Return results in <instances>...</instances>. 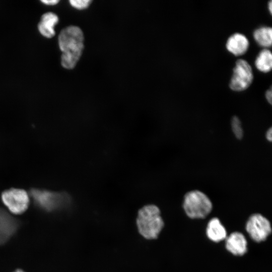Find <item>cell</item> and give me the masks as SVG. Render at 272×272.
Listing matches in <instances>:
<instances>
[{
  "instance_id": "obj_12",
  "label": "cell",
  "mask_w": 272,
  "mask_h": 272,
  "mask_svg": "<svg viewBox=\"0 0 272 272\" xmlns=\"http://www.w3.org/2000/svg\"><path fill=\"white\" fill-rule=\"evenodd\" d=\"M206 233L208 238L216 242L226 238L227 232L225 227L217 218L211 219L207 226Z\"/></svg>"
},
{
  "instance_id": "obj_21",
  "label": "cell",
  "mask_w": 272,
  "mask_h": 272,
  "mask_svg": "<svg viewBox=\"0 0 272 272\" xmlns=\"http://www.w3.org/2000/svg\"><path fill=\"white\" fill-rule=\"evenodd\" d=\"M14 272H24L23 270L22 269H18L17 270H16Z\"/></svg>"
},
{
  "instance_id": "obj_9",
  "label": "cell",
  "mask_w": 272,
  "mask_h": 272,
  "mask_svg": "<svg viewBox=\"0 0 272 272\" xmlns=\"http://www.w3.org/2000/svg\"><path fill=\"white\" fill-rule=\"evenodd\" d=\"M226 248L232 254L242 255L247 250V242L245 236L241 233L235 232L226 238Z\"/></svg>"
},
{
  "instance_id": "obj_20",
  "label": "cell",
  "mask_w": 272,
  "mask_h": 272,
  "mask_svg": "<svg viewBox=\"0 0 272 272\" xmlns=\"http://www.w3.org/2000/svg\"><path fill=\"white\" fill-rule=\"evenodd\" d=\"M268 8L270 13H271L272 12V3L271 0L268 2Z\"/></svg>"
},
{
  "instance_id": "obj_6",
  "label": "cell",
  "mask_w": 272,
  "mask_h": 272,
  "mask_svg": "<svg viewBox=\"0 0 272 272\" xmlns=\"http://www.w3.org/2000/svg\"><path fill=\"white\" fill-rule=\"evenodd\" d=\"M1 198L5 206L15 214H22L29 205V195L23 189L11 188L6 190L2 193Z\"/></svg>"
},
{
  "instance_id": "obj_15",
  "label": "cell",
  "mask_w": 272,
  "mask_h": 272,
  "mask_svg": "<svg viewBox=\"0 0 272 272\" xmlns=\"http://www.w3.org/2000/svg\"><path fill=\"white\" fill-rule=\"evenodd\" d=\"M232 130L235 137L238 140H241L243 137L244 132L242 127L240 119L237 116L232 117L231 121Z\"/></svg>"
},
{
  "instance_id": "obj_2",
  "label": "cell",
  "mask_w": 272,
  "mask_h": 272,
  "mask_svg": "<svg viewBox=\"0 0 272 272\" xmlns=\"http://www.w3.org/2000/svg\"><path fill=\"white\" fill-rule=\"evenodd\" d=\"M160 214L159 208L154 205H146L139 210L136 222L143 237L149 240L158 237L164 226Z\"/></svg>"
},
{
  "instance_id": "obj_16",
  "label": "cell",
  "mask_w": 272,
  "mask_h": 272,
  "mask_svg": "<svg viewBox=\"0 0 272 272\" xmlns=\"http://www.w3.org/2000/svg\"><path fill=\"white\" fill-rule=\"evenodd\" d=\"M92 1L90 0H70L71 5L78 9H84L87 8Z\"/></svg>"
},
{
  "instance_id": "obj_1",
  "label": "cell",
  "mask_w": 272,
  "mask_h": 272,
  "mask_svg": "<svg viewBox=\"0 0 272 272\" xmlns=\"http://www.w3.org/2000/svg\"><path fill=\"white\" fill-rule=\"evenodd\" d=\"M84 35L76 26H69L63 29L58 36V44L62 52L61 64L67 69L76 65L84 48Z\"/></svg>"
},
{
  "instance_id": "obj_4",
  "label": "cell",
  "mask_w": 272,
  "mask_h": 272,
  "mask_svg": "<svg viewBox=\"0 0 272 272\" xmlns=\"http://www.w3.org/2000/svg\"><path fill=\"white\" fill-rule=\"evenodd\" d=\"M183 207L189 218L202 219L211 213L213 205L205 193L198 190H193L184 195Z\"/></svg>"
},
{
  "instance_id": "obj_13",
  "label": "cell",
  "mask_w": 272,
  "mask_h": 272,
  "mask_svg": "<svg viewBox=\"0 0 272 272\" xmlns=\"http://www.w3.org/2000/svg\"><path fill=\"white\" fill-rule=\"evenodd\" d=\"M255 64L261 72L270 71L272 67V54L270 50L267 48L261 50L255 59Z\"/></svg>"
},
{
  "instance_id": "obj_3",
  "label": "cell",
  "mask_w": 272,
  "mask_h": 272,
  "mask_svg": "<svg viewBox=\"0 0 272 272\" xmlns=\"http://www.w3.org/2000/svg\"><path fill=\"white\" fill-rule=\"evenodd\" d=\"M31 196L35 205L39 209L51 212L67 208L71 203V197L65 192H56L40 189H32Z\"/></svg>"
},
{
  "instance_id": "obj_19",
  "label": "cell",
  "mask_w": 272,
  "mask_h": 272,
  "mask_svg": "<svg viewBox=\"0 0 272 272\" xmlns=\"http://www.w3.org/2000/svg\"><path fill=\"white\" fill-rule=\"evenodd\" d=\"M41 2L47 5H54L59 2L58 0H43Z\"/></svg>"
},
{
  "instance_id": "obj_5",
  "label": "cell",
  "mask_w": 272,
  "mask_h": 272,
  "mask_svg": "<svg viewBox=\"0 0 272 272\" xmlns=\"http://www.w3.org/2000/svg\"><path fill=\"white\" fill-rule=\"evenodd\" d=\"M253 78L252 68L245 59H238L233 68L229 86L235 91L243 90L251 84Z\"/></svg>"
},
{
  "instance_id": "obj_7",
  "label": "cell",
  "mask_w": 272,
  "mask_h": 272,
  "mask_svg": "<svg viewBox=\"0 0 272 272\" xmlns=\"http://www.w3.org/2000/svg\"><path fill=\"white\" fill-rule=\"evenodd\" d=\"M246 230L251 239L257 242L264 241L271 231L269 221L260 214H253L249 218Z\"/></svg>"
},
{
  "instance_id": "obj_8",
  "label": "cell",
  "mask_w": 272,
  "mask_h": 272,
  "mask_svg": "<svg viewBox=\"0 0 272 272\" xmlns=\"http://www.w3.org/2000/svg\"><path fill=\"white\" fill-rule=\"evenodd\" d=\"M19 221L0 208V245L5 243L16 232Z\"/></svg>"
},
{
  "instance_id": "obj_10",
  "label": "cell",
  "mask_w": 272,
  "mask_h": 272,
  "mask_svg": "<svg viewBox=\"0 0 272 272\" xmlns=\"http://www.w3.org/2000/svg\"><path fill=\"white\" fill-rule=\"evenodd\" d=\"M226 46L227 49L231 53L235 55H241L247 50L249 40L245 35L237 32L228 38Z\"/></svg>"
},
{
  "instance_id": "obj_17",
  "label": "cell",
  "mask_w": 272,
  "mask_h": 272,
  "mask_svg": "<svg viewBox=\"0 0 272 272\" xmlns=\"http://www.w3.org/2000/svg\"><path fill=\"white\" fill-rule=\"evenodd\" d=\"M265 97L267 101L271 104L272 92L271 88L267 90L265 92Z\"/></svg>"
},
{
  "instance_id": "obj_11",
  "label": "cell",
  "mask_w": 272,
  "mask_h": 272,
  "mask_svg": "<svg viewBox=\"0 0 272 272\" xmlns=\"http://www.w3.org/2000/svg\"><path fill=\"white\" fill-rule=\"evenodd\" d=\"M58 22V18L55 14L52 12L44 14L38 25L40 33L46 38L52 37L55 35L54 26Z\"/></svg>"
},
{
  "instance_id": "obj_18",
  "label": "cell",
  "mask_w": 272,
  "mask_h": 272,
  "mask_svg": "<svg viewBox=\"0 0 272 272\" xmlns=\"http://www.w3.org/2000/svg\"><path fill=\"white\" fill-rule=\"evenodd\" d=\"M265 137L267 140L270 142L272 141V129L271 127L269 128L266 131Z\"/></svg>"
},
{
  "instance_id": "obj_14",
  "label": "cell",
  "mask_w": 272,
  "mask_h": 272,
  "mask_svg": "<svg viewBox=\"0 0 272 272\" xmlns=\"http://www.w3.org/2000/svg\"><path fill=\"white\" fill-rule=\"evenodd\" d=\"M253 37L259 45L264 47L269 46L272 42L271 28L268 26L260 27L254 31Z\"/></svg>"
}]
</instances>
